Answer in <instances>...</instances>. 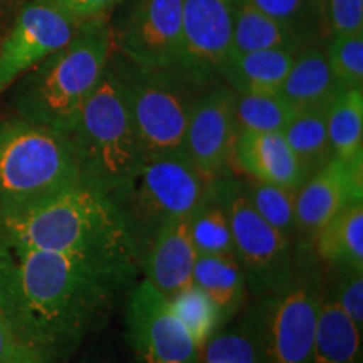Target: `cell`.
<instances>
[{"mask_svg":"<svg viewBox=\"0 0 363 363\" xmlns=\"http://www.w3.org/2000/svg\"><path fill=\"white\" fill-rule=\"evenodd\" d=\"M130 279L74 254L0 240V303L22 347L43 363L101 325L118 289Z\"/></svg>","mask_w":363,"mask_h":363,"instance_id":"cell-1","label":"cell"},{"mask_svg":"<svg viewBox=\"0 0 363 363\" xmlns=\"http://www.w3.org/2000/svg\"><path fill=\"white\" fill-rule=\"evenodd\" d=\"M0 240L74 254L133 278L140 256L108 195L79 184L19 211L0 212Z\"/></svg>","mask_w":363,"mask_h":363,"instance_id":"cell-2","label":"cell"},{"mask_svg":"<svg viewBox=\"0 0 363 363\" xmlns=\"http://www.w3.org/2000/svg\"><path fill=\"white\" fill-rule=\"evenodd\" d=\"M108 16L81 22L67 44L27 71L13 93L21 118L69 133L89 94L96 89L113 54Z\"/></svg>","mask_w":363,"mask_h":363,"instance_id":"cell-3","label":"cell"},{"mask_svg":"<svg viewBox=\"0 0 363 363\" xmlns=\"http://www.w3.org/2000/svg\"><path fill=\"white\" fill-rule=\"evenodd\" d=\"M66 136L78 162L81 182L108 197L143 162L123 81L113 59Z\"/></svg>","mask_w":363,"mask_h":363,"instance_id":"cell-4","label":"cell"},{"mask_svg":"<svg viewBox=\"0 0 363 363\" xmlns=\"http://www.w3.org/2000/svg\"><path fill=\"white\" fill-rule=\"evenodd\" d=\"M79 182L67 136L21 116L0 121V212L29 207Z\"/></svg>","mask_w":363,"mask_h":363,"instance_id":"cell-5","label":"cell"},{"mask_svg":"<svg viewBox=\"0 0 363 363\" xmlns=\"http://www.w3.org/2000/svg\"><path fill=\"white\" fill-rule=\"evenodd\" d=\"M325 283L311 247L301 246L296 267L283 286L257 298L247 335L257 363H311Z\"/></svg>","mask_w":363,"mask_h":363,"instance_id":"cell-6","label":"cell"},{"mask_svg":"<svg viewBox=\"0 0 363 363\" xmlns=\"http://www.w3.org/2000/svg\"><path fill=\"white\" fill-rule=\"evenodd\" d=\"M207 185L187 153L182 152L145 158L133 175L110 195L140 259L158 230L192 214Z\"/></svg>","mask_w":363,"mask_h":363,"instance_id":"cell-7","label":"cell"},{"mask_svg":"<svg viewBox=\"0 0 363 363\" xmlns=\"http://www.w3.org/2000/svg\"><path fill=\"white\" fill-rule=\"evenodd\" d=\"M125 86L131 121L145 158L185 152L189 118L194 101L180 74L140 69L128 61H115Z\"/></svg>","mask_w":363,"mask_h":363,"instance_id":"cell-8","label":"cell"},{"mask_svg":"<svg viewBox=\"0 0 363 363\" xmlns=\"http://www.w3.org/2000/svg\"><path fill=\"white\" fill-rule=\"evenodd\" d=\"M225 207L235 259L256 298L283 286L296 267L301 246L281 234L254 211L240 180L233 177L208 182Z\"/></svg>","mask_w":363,"mask_h":363,"instance_id":"cell-9","label":"cell"},{"mask_svg":"<svg viewBox=\"0 0 363 363\" xmlns=\"http://www.w3.org/2000/svg\"><path fill=\"white\" fill-rule=\"evenodd\" d=\"M111 30L113 45L130 65L182 76V0H135L123 22Z\"/></svg>","mask_w":363,"mask_h":363,"instance_id":"cell-10","label":"cell"},{"mask_svg":"<svg viewBox=\"0 0 363 363\" xmlns=\"http://www.w3.org/2000/svg\"><path fill=\"white\" fill-rule=\"evenodd\" d=\"M126 331L142 363L199 362V347L172 313L169 299L147 279L130 294Z\"/></svg>","mask_w":363,"mask_h":363,"instance_id":"cell-11","label":"cell"},{"mask_svg":"<svg viewBox=\"0 0 363 363\" xmlns=\"http://www.w3.org/2000/svg\"><path fill=\"white\" fill-rule=\"evenodd\" d=\"M78 26L69 16L43 0H34L22 9L0 45V94L69 43Z\"/></svg>","mask_w":363,"mask_h":363,"instance_id":"cell-12","label":"cell"},{"mask_svg":"<svg viewBox=\"0 0 363 363\" xmlns=\"http://www.w3.org/2000/svg\"><path fill=\"white\" fill-rule=\"evenodd\" d=\"M238 136L233 89L217 88L195 99L185 135V153L207 182L229 175Z\"/></svg>","mask_w":363,"mask_h":363,"instance_id":"cell-13","label":"cell"},{"mask_svg":"<svg viewBox=\"0 0 363 363\" xmlns=\"http://www.w3.org/2000/svg\"><path fill=\"white\" fill-rule=\"evenodd\" d=\"M184 66L194 86L219 74L233 38V0H182Z\"/></svg>","mask_w":363,"mask_h":363,"instance_id":"cell-14","label":"cell"},{"mask_svg":"<svg viewBox=\"0 0 363 363\" xmlns=\"http://www.w3.org/2000/svg\"><path fill=\"white\" fill-rule=\"evenodd\" d=\"M355 199H363V157H333L294 194L298 246L311 247L318 230Z\"/></svg>","mask_w":363,"mask_h":363,"instance_id":"cell-15","label":"cell"},{"mask_svg":"<svg viewBox=\"0 0 363 363\" xmlns=\"http://www.w3.org/2000/svg\"><path fill=\"white\" fill-rule=\"evenodd\" d=\"M234 165L249 179L289 190H298L308 179L283 131L240 130L234 148Z\"/></svg>","mask_w":363,"mask_h":363,"instance_id":"cell-16","label":"cell"},{"mask_svg":"<svg viewBox=\"0 0 363 363\" xmlns=\"http://www.w3.org/2000/svg\"><path fill=\"white\" fill-rule=\"evenodd\" d=\"M197 256L189 233V217H185L158 230L140 262L145 279L169 299L194 284Z\"/></svg>","mask_w":363,"mask_h":363,"instance_id":"cell-17","label":"cell"},{"mask_svg":"<svg viewBox=\"0 0 363 363\" xmlns=\"http://www.w3.org/2000/svg\"><path fill=\"white\" fill-rule=\"evenodd\" d=\"M343 88L331 71L325 51L316 45L299 48L279 93L296 110L328 108Z\"/></svg>","mask_w":363,"mask_h":363,"instance_id":"cell-18","label":"cell"},{"mask_svg":"<svg viewBox=\"0 0 363 363\" xmlns=\"http://www.w3.org/2000/svg\"><path fill=\"white\" fill-rule=\"evenodd\" d=\"M299 48H269L259 51L230 54L219 74L234 93H278Z\"/></svg>","mask_w":363,"mask_h":363,"instance_id":"cell-19","label":"cell"},{"mask_svg":"<svg viewBox=\"0 0 363 363\" xmlns=\"http://www.w3.org/2000/svg\"><path fill=\"white\" fill-rule=\"evenodd\" d=\"M311 251L328 266L363 269V199L348 202L318 230Z\"/></svg>","mask_w":363,"mask_h":363,"instance_id":"cell-20","label":"cell"},{"mask_svg":"<svg viewBox=\"0 0 363 363\" xmlns=\"http://www.w3.org/2000/svg\"><path fill=\"white\" fill-rule=\"evenodd\" d=\"M311 363H362V330L326 289L318 315Z\"/></svg>","mask_w":363,"mask_h":363,"instance_id":"cell-21","label":"cell"},{"mask_svg":"<svg viewBox=\"0 0 363 363\" xmlns=\"http://www.w3.org/2000/svg\"><path fill=\"white\" fill-rule=\"evenodd\" d=\"M194 286L201 288L216 303L225 323L238 313L242 303L246 276L233 256L201 254L194 266Z\"/></svg>","mask_w":363,"mask_h":363,"instance_id":"cell-22","label":"cell"},{"mask_svg":"<svg viewBox=\"0 0 363 363\" xmlns=\"http://www.w3.org/2000/svg\"><path fill=\"white\" fill-rule=\"evenodd\" d=\"M288 45L301 48V40L247 0H233V38L227 56Z\"/></svg>","mask_w":363,"mask_h":363,"instance_id":"cell-23","label":"cell"},{"mask_svg":"<svg viewBox=\"0 0 363 363\" xmlns=\"http://www.w3.org/2000/svg\"><path fill=\"white\" fill-rule=\"evenodd\" d=\"M326 110L328 108L298 110L283 130L286 142L308 177L323 169L335 157L326 130Z\"/></svg>","mask_w":363,"mask_h":363,"instance_id":"cell-24","label":"cell"},{"mask_svg":"<svg viewBox=\"0 0 363 363\" xmlns=\"http://www.w3.org/2000/svg\"><path fill=\"white\" fill-rule=\"evenodd\" d=\"M326 130L333 155L363 157V88L343 89L326 110Z\"/></svg>","mask_w":363,"mask_h":363,"instance_id":"cell-25","label":"cell"},{"mask_svg":"<svg viewBox=\"0 0 363 363\" xmlns=\"http://www.w3.org/2000/svg\"><path fill=\"white\" fill-rule=\"evenodd\" d=\"M189 233L199 256L208 254L235 257L225 207L212 192L211 185H207L203 199L189 216Z\"/></svg>","mask_w":363,"mask_h":363,"instance_id":"cell-26","label":"cell"},{"mask_svg":"<svg viewBox=\"0 0 363 363\" xmlns=\"http://www.w3.org/2000/svg\"><path fill=\"white\" fill-rule=\"evenodd\" d=\"M239 131H283L298 110L281 93H234Z\"/></svg>","mask_w":363,"mask_h":363,"instance_id":"cell-27","label":"cell"},{"mask_svg":"<svg viewBox=\"0 0 363 363\" xmlns=\"http://www.w3.org/2000/svg\"><path fill=\"white\" fill-rule=\"evenodd\" d=\"M240 185H242L244 194L254 211L267 224H271L281 234L298 244L296 219H294V194L296 190L278 187V185L249 179V177H246V180H240Z\"/></svg>","mask_w":363,"mask_h":363,"instance_id":"cell-28","label":"cell"},{"mask_svg":"<svg viewBox=\"0 0 363 363\" xmlns=\"http://www.w3.org/2000/svg\"><path fill=\"white\" fill-rule=\"evenodd\" d=\"M169 305L177 320L189 331L199 350L203 348V345L214 337L219 326L224 323L216 303L194 284L169 298Z\"/></svg>","mask_w":363,"mask_h":363,"instance_id":"cell-29","label":"cell"},{"mask_svg":"<svg viewBox=\"0 0 363 363\" xmlns=\"http://www.w3.org/2000/svg\"><path fill=\"white\" fill-rule=\"evenodd\" d=\"M325 54L343 89L363 88V30L330 34Z\"/></svg>","mask_w":363,"mask_h":363,"instance_id":"cell-30","label":"cell"},{"mask_svg":"<svg viewBox=\"0 0 363 363\" xmlns=\"http://www.w3.org/2000/svg\"><path fill=\"white\" fill-rule=\"evenodd\" d=\"M257 11L279 22L299 40L305 39L308 30L320 29L310 0H247Z\"/></svg>","mask_w":363,"mask_h":363,"instance_id":"cell-31","label":"cell"},{"mask_svg":"<svg viewBox=\"0 0 363 363\" xmlns=\"http://www.w3.org/2000/svg\"><path fill=\"white\" fill-rule=\"evenodd\" d=\"M206 363H257V353L247 331L212 337L203 345Z\"/></svg>","mask_w":363,"mask_h":363,"instance_id":"cell-32","label":"cell"},{"mask_svg":"<svg viewBox=\"0 0 363 363\" xmlns=\"http://www.w3.org/2000/svg\"><path fill=\"white\" fill-rule=\"evenodd\" d=\"M331 298L342 308L345 315L355 323L358 328H363V269L347 267L342 269L337 288Z\"/></svg>","mask_w":363,"mask_h":363,"instance_id":"cell-33","label":"cell"},{"mask_svg":"<svg viewBox=\"0 0 363 363\" xmlns=\"http://www.w3.org/2000/svg\"><path fill=\"white\" fill-rule=\"evenodd\" d=\"M328 30L330 34L363 30V0H328Z\"/></svg>","mask_w":363,"mask_h":363,"instance_id":"cell-34","label":"cell"},{"mask_svg":"<svg viewBox=\"0 0 363 363\" xmlns=\"http://www.w3.org/2000/svg\"><path fill=\"white\" fill-rule=\"evenodd\" d=\"M62 11L69 16L72 21L81 22L94 19V17L108 16L113 7L118 6L123 0H43Z\"/></svg>","mask_w":363,"mask_h":363,"instance_id":"cell-35","label":"cell"},{"mask_svg":"<svg viewBox=\"0 0 363 363\" xmlns=\"http://www.w3.org/2000/svg\"><path fill=\"white\" fill-rule=\"evenodd\" d=\"M24 355H33L27 352L17 338L6 310L0 303V363H13Z\"/></svg>","mask_w":363,"mask_h":363,"instance_id":"cell-36","label":"cell"},{"mask_svg":"<svg viewBox=\"0 0 363 363\" xmlns=\"http://www.w3.org/2000/svg\"><path fill=\"white\" fill-rule=\"evenodd\" d=\"M313 11H315V16L318 19V26H320V30H323L325 34L330 35L328 30V0H310Z\"/></svg>","mask_w":363,"mask_h":363,"instance_id":"cell-37","label":"cell"},{"mask_svg":"<svg viewBox=\"0 0 363 363\" xmlns=\"http://www.w3.org/2000/svg\"><path fill=\"white\" fill-rule=\"evenodd\" d=\"M13 363H43L39 360V358H35L34 355H24V357H21L19 360H16Z\"/></svg>","mask_w":363,"mask_h":363,"instance_id":"cell-38","label":"cell"}]
</instances>
